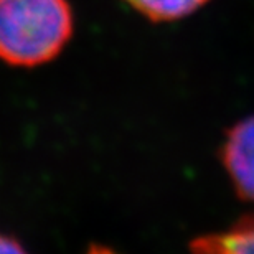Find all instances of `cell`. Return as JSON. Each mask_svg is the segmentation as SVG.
<instances>
[{"mask_svg": "<svg viewBox=\"0 0 254 254\" xmlns=\"http://www.w3.org/2000/svg\"><path fill=\"white\" fill-rule=\"evenodd\" d=\"M73 30L68 0H0V62L18 68L50 63Z\"/></svg>", "mask_w": 254, "mask_h": 254, "instance_id": "1", "label": "cell"}, {"mask_svg": "<svg viewBox=\"0 0 254 254\" xmlns=\"http://www.w3.org/2000/svg\"><path fill=\"white\" fill-rule=\"evenodd\" d=\"M220 160L236 195L254 203V114L226 130Z\"/></svg>", "mask_w": 254, "mask_h": 254, "instance_id": "2", "label": "cell"}, {"mask_svg": "<svg viewBox=\"0 0 254 254\" xmlns=\"http://www.w3.org/2000/svg\"><path fill=\"white\" fill-rule=\"evenodd\" d=\"M191 254H254V213L241 216L225 231L193 238Z\"/></svg>", "mask_w": 254, "mask_h": 254, "instance_id": "3", "label": "cell"}, {"mask_svg": "<svg viewBox=\"0 0 254 254\" xmlns=\"http://www.w3.org/2000/svg\"><path fill=\"white\" fill-rule=\"evenodd\" d=\"M152 22H175L195 13L210 0H124Z\"/></svg>", "mask_w": 254, "mask_h": 254, "instance_id": "4", "label": "cell"}, {"mask_svg": "<svg viewBox=\"0 0 254 254\" xmlns=\"http://www.w3.org/2000/svg\"><path fill=\"white\" fill-rule=\"evenodd\" d=\"M0 254H28V251L15 238L0 233Z\"/></svg>", "mask_w": 254, "mask_h": 254, "instance_id": "5", "label": "cell"}, {"mask_svg": "<svg viewBox=\"0 0 254 254\" xmlns=\"http://www.w3.org/2000/svg\"><path fill=\"white\" fill-rule=\"evenodd\" d=\"M86 254H121V253L104 245H91L88 248V251H86Z\"/></svg>", "mask_w": 254, "mask_h": 254, "instance_id": "6", "label": "cell"}]
</instances>
